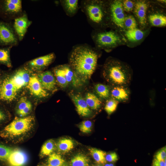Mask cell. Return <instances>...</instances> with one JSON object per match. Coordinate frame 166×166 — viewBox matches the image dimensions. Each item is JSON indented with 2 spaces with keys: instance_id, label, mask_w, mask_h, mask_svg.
<instances>
[{
  "instance_id": "cell-1",
  "label": "cell",
  "mask_w": 166,
  "mask_h": 166,
  "mask_svg": "<svg viewBox=\"0 0 166 166\" xmlns=\"http://www.w3.org/2000/svg\"><path fill=\"white\" fill-rule=\"evenodd\" d=\"M101 52L86 44H77L72 48L69 65L83 82L90 79L94 72Z\"/></svg>"
},
{
  "instance_id": "cell-2",
  "label": "cell",
  "mask_w": 166,
  "mask_h": 166,
  "mask_svg": "<svg viewBox=\"0 0 166 166\" xmlns=\"http://www.w3.org/2000/svg\"><path fill=\"white\" fill-rule=\"evenodd\" d=\"M103 74L107 81L113 86H128L131 80L132 71L127 63L110 57L104 65Z\"/></svg>"
},
{
  "instance_id": "cell-3",
  "label": "cell",
  "mask_w": 166,
  "mask_h": 166,
  "mask_svg": "<svg viewBox=\"0 0 166 166\" xmlns=\"http://www.w3.org/2000/svg\"><path fill=\"white\" fill-rule=\"evenodd\" d=\"M81 8L93 30L108 28L105 0H83Z\"/></svg>"
},
{
  "instance_id": "cell-4",
  "label": "cell",
  "mask_w": 166,
  "mask_h": 166,
  "mask_svg": "<svg viewBox=\"0 0 166 166\" xmlns=\"http://www.w3.org/2000/svg\"><path fill=\"white\" fill-rule=\"evenodd\" d=\"M91 35L95 47L100 50L109 52L118 47L126 45L122 34L116 30H93Z\"/></svg>"
},
{
  "instance_id": "cell-5",
  "label": "cell",
  "mask_w": 166,
  "mask_h": 166,
  "mask_svg": "<svg viewBox=\"0 0 166 166\" xmlns=\"http://www.w3.org/2000/svg\"><path fill=\"white\" fill-rule=\"evenodd\" d=\"M108 27L121 33L125 30L124 22L126 16L122 0H105Z\"/></svg>"
},
{
  "instance_id": "cell-6",
  "label": "cell",
  "mask_w": 166,
  "mask_h": 166,
  "mask_svg": "<svg viewBox=\"0 0 166 166\" xmlns=\"http://www.w3.org/2000/svg\"><path fill=\"white\" fill-rule=\"evenodd\" d=\"M33 116L15 117L13 120L7 125L1 133L2 136L13 138L26 134L33 128L34 124Z\"/></svg>"
},
{
  "instance_id": "cell-7",
  "label": "cell",
  "mask_w": 166,
  "mask_h": 166,
  "mask_svg": "<svg viewBox=\"0 0 166 166\" xmlns=\"http://www.w3.org/2000/svg\"><path fill=\"white\" fill-rule=\"evenodd\" d=\"M23 12L21 0H0V18L5 21L14 20Z\"/></svg>"
},
{
  "instance_id": "cell-8",
  "label": "cell",
  "mask_w": 166,
  "mask_h": 166,
  "mask_svg": "<svg viewBox=\"0 0 166 166\" xmlns=\"http://www.w3.org/2000/svg\"><path fill=\"white\" fill-rule=\"evenodd\" d=\"M163 6L158 3L150 1L147 12L148 25L150 26L163 27L166 26V15Z\"/></svg>"
},
{
  "instance_id": "cell-9",
  "label": "cell",
  "mask_w": 166,
  "mask_h": 166,
  "mask_svg": "<svg viewBox=\"0 0 166 166\" xmlns=\"http://www.w3.org/2000/svg\"><path fill=\"white\" fill-rule=\"evenodd\" d=\"M19 41L13 24L9 22L0 21V46H16Z\"/></svg>"
},
{
  "instance_id": "cell-10",
  "label": "cell",
  "mask_w": 166,
  "mask_h": 166,
  "mask_svg": "<svg viewBox=\"0 0 166 166\" xmlns=\"http://www.w3.org/2000/svg\"><path fill=\"white\" fill-rule=\"evenodd\" d=\"M150 28L143 30L137 28L125 30L122 32L126 41V45L131 48L136 47L141 43L148 36Z\"/></svg>"
},
{
  "instance_id": "cell-11",
  "label": "cell",
  "mask_w": 166,
  "mask_h": 166,
  "mask_svg": "<svg viewBox=\"0 0 166 166\" xmlns=\"http://www.w3.org/2000/svg\"><path fill=\"white\" fill-rule=\"evenodd\" d=\"M150 1L145 0L135 1L132 12L140 29L146 30L150 27L148 26L147 12Z\"/></svg>"
},
{
  "instance_id": "cell-12",
  "label": "cell",
  "mask_w": 166,
  "mask_h": 166,
  "mask_svg": "<svg viewBox=\"0 0 166 166\" xmlns=\"http://www.w3.org/2000/svg\"><path fill=\"white\" fill-rule=\"evenodd\" d=\"M18 92L11 81L10 76L0 81V100L10 102L16 97Z\"/></svg>"
},
{
  "instance_id": "cell-13",
  "label": "cell",
  "mask_w": 166,
  "mask_h": 166,
  "mask_svg": "<svg viewBox=\"0 0 166 166\" xmlns=\"http://www.w3.org/2000/svg\"><path fill=\"white\" fill-rule=\"evenodd\" d=\"M13 24L14 29L18 36L19 41H22L26 34L28 28L32 24L25 12L14 20Z\"/></svg>"
},
{
  "instance_id": "cell-14",
  "label": "cell",
  "mask_w": 166,
  "mask_h": 166,
  "mask_svg": "<svg viewBox=\"0 0 166 166\" xmlns=\"http://www.w3.org/2000/svg\"><path fill=\"white\" fill-rule=\"evenodd\" d=\"M55 56L54 53L33 59L26 63L27 67L34 70H40L45 68L50 65L54 61Z\"/></svg>"
},
{
  "instance_id": "cell-15",
  "label": "cell",
  "mask_w": 166,
  "mask_h": 166,
  "mask_svg": "<svg viewBox=\"0 0 166 166\" xmlns=\"http://www.w3.org/2000/svg\"><path fill=\"white\" fill-rule=\"evenodd\" d=\"M10 79L18 91L27 85L30 76L27 68H20L16 71L13 75L10 76Z\"/></svg>"
},
{
  "instance_id": "cell-16",
  "label": "cell",
  "mask_w": 166,
  "mask_h": 166,
  "mask_svg": "<svg viewBox=\"0 0 166 166\" xmlns=\"http://www.w3.org/2000/svg\"><path fill=\"white\" fill-rule=\"evenodd\" d=\"M9 166H24L28 161V156L26 152L19 149L12 150L6 160Z\"/></svg>"
},
{
  "instance_id": "cell-17",
  "label": "cell",
  "mask_w": 166,
  "mask_h": 166,
  "mask_svg": "<svg viewBox=\"0 0 166 166\" xmlns=\"http://www.w3.org/2000/svg\"><path fill=\"white\" fill-rule=\"evenodd\" d=\"M27 85L31 93L36 97L44 98L49 95L47 92L42 86L38 77L36 76H32L30 77Z\"/></svg>"
},
{
  "instance_id": "cell-18",
  "label": "cell",
  "mask_w": 166,
  "mask_h": 166,
  "mask_svg": "<svg viewBox=\"0 0 166 166\" xmlns=\"http://www.w3.org/2000/svg\"><path fill=\"white\" fill-rule=\"evenodd\" d=\"M78 113L80 116L87 117L90 116L92 112L87 105L85 99L81 96L77 94H70Z\"/></svg>"
},
{
  "instance_id": "cell-19",
  "label": "cell",
  "mask_w": 166,
  "mask_h": 166,
  "mask_svg": "<svg viewBox=\"0 0 166 166\" xmlns=\"http://www.w3.org/2000/svg\"><path fill=\"white\" fill-rule=\"evenodd\" d=\"M110 96L119 102H126L129 99L130 91L128 86H113L110 89Z\"/></svg>"
},
{
  "instance_id": "cell-20",
  "label": "cell",
  "mask_w": 166,
  "mask_h": 166,
  "mask_svg": "<svg viewBox=\"0 0 166 166\" xmlns=\"http://www.w3.org/2000/svg\"><path fill=\"white\" fill-rule=\"evenodd\" d=\"M38 78L43 88L45 90L53 91L56 88L55 78L52 73L47 71L39 73Z\"/></svg>"
},
{
  "instance_id": "cell-21",
  "label": "cell",
  "mask_w": 166,
  "mask_h": 166,
  "mask_svg": "<svg viewBox=\"0 0 166 166\" xmlns=\"http://www.w3.org/2000/svg\"><path fill=\"white\" fill-rule=\"evenodd\" d=\"M68 84L77 88L81 86L83 82L79 78L69 64L61 65Z\"/></svg>"
},
{
  "instance_id": "cell-22",
  "label": "cell",
  "mask_w": 166,
  "mask_h": 166,
  "mask_svg": "<svg viewBox=\"0 0 166 166\" xmlns=\"http://www.w3.org/2000/svg\"><path fill=\"white\" fill-rule=\"evenodd\" d=\"M61 4L65 14L68 16L72 17L75 15L79 9L78 0H61Z\"/></svg>"
},
{
  "instance_id": "cell-23",
  "label": "cell",
  "mask_w": 166,
  "mask_h": 166,
  "mask_svg": "<svg viewBox=\"0 0 166 166\" xmlns=\"http://www.w3.org/2000/svg\"><path fill=\"white\" fill-rule=\"evenodd\" d=\"M56 147L59 152L62 154H65L73 149L74 143L72 140L70 138H62L57 141Z\"/></svg>"
},
{
  "instance_id": "cell-24",
  "label": "cell",
  "mask_w": 166,
  "mask_h": 166,
  "mask_svg": "<svg viewBox=\"0 0 166 166\" xmlns=\"http://www.w3.org/2000/svg\"><path fill=\"white\" fill-rule=\"evenodd\" d=\"M47 166H69L68 163L59 154L53 153L49 156Z\"/></svg>"
},
{
  "instance_id": "cell-25",
  "label": "cell",
  "mask_w": 166,
  "mask_h": 166,
  "mask_svg": "<svg viewBox=\"0 0 166 166\" xmlns=\"http://www.w3.org/2000/svg\"><path fill=\"white\" fill-rule=\"evenodd\" d=\"M85 100L89 107L93 109H98L102 105L101 100L97 96L91 93H88L86 94Z\"/></svg>"
},
{
  "instance_id": "cell-26",
  "label": "cell",
  "mask_w": 166,
  "mask_h": 166,
  "mask_svg": "<svg viewBox=\"0 0 166 166\" xmlns=\"http://www.w3.org/2000/svg\"><path fill=\"white\" fill-rule=\"evenodd\" d=\"M89 160L85 155L79 153L71 159L69 166H89Z\"/></svg>"
},
{
  "instance_id": "cell-27",
  "label": "cell",
  "mask_w": 166,
  "mask_h": 166,
  "mask_svg": "<svg viewBox=\"0 0 166 166\" xmlns=\"http://www.w3.org/2000/svg\"><path fill=\"white\" fill-rule=\"evenodd\" d=\"M12 47L6 46L0 48V64L9 68L12 66L10 58V51Z\"/></svg>"
},
{
  "instance_id": "cell-28",
  "label": "cell",
  "mask_w": 166,
  "mask_h": 166,
  "mask_svg": "<svg viewBox=\"0 0 166 166\" xmlns=\"http://www.w3.org/2000/svg\"><path fill=\"white\" fill-rule=\"evenodd\" d=\"M96 92L101 99L107 100L110 96V89L107 85L98 83L95 86Z\"/></svg>"
},
{
  "instance_id": "cell-29",
  "label": "cell",
  "mask_w": 166,
  "mask_h": 166,
  "mask_svg": "<svg viewBox=\"0 0 166 166\" xmlns=\"http://www.w3.org/2000/svg\"><path fill=\"white\" fill-rule=\"evenodd\" d=\"M54 73L56 79L59 85L62 88H65L68 85L65 76L64 72L61 65L55 68Z\"/></svg>"
},
{
  "instance_id": "cell-30",
  "label": "cell",
  "mask_w": 166,
  "mask_h": 166,
  "mask_svg": "<svg viewBox=\"0 0 166 166\" xmlns=\"http://www.w3.org/2000/svg\"><path fill=\"white\" fill-rule=\"evenodd\" d=\"M89 150L93 159L98 164H104L106 163L105 152L95 148H90Z\"/></svg>"
},
{
  "instance_id": "cell-31",
  "label": "cell",
  "mask_w": 166,
  "mask_h": 166,
  "mask_svg": "<svg viewBox=\"0 0 166 166\" xmlns=\"http://www.w3.org/2000/svg\"><path fill=\"white\" fill-rule=\"evenodd\" d=\"M55 148V144L54 141L51 139L46 141L43 145L41 148L40 156L44 157L49 156L54 151Z\"/></svg>"
},
{
  "instance_id": "cell-32",
  "label": "cell",
  "mask_w": 166,
  "mask_h": 166,
  "mask_svg": "<svg viewBox=\"0 0 166 166\" xmlns=\"http://www.w3.org/2000/svg\"><path fill=\"white\" fill-rule=\"evenodd\" d=\"M125 30H130L138 28V24L134 15L126 14L124 22Z\"/></svg>"
},
{
  "instance_id": "cell-33",
  "label": "cell",
  "mask_w": 166,
  "mask_h": 166,
  "mask_svg": "<svg viewBox=\"0 0 166 166\" xmlns=\"http://www.w3.org/2000/svg\"><path fill=\"white\" fill-rule=\"evenodd\" d=\"M119 102L112 98H109L107 100L105 110L108 115L111 114L116 110Z\"/></svg>"
},
{
  "instance_id": "cell-34",
  "label": "cell",
  "mask_w": 166,
  "mask_h": 166,
  "mask_svg": "<svg viewBox=\"0 0 166 166\" xmlns=\"http://www.w3.org/2000/svg\"><path fill=\"white\" fill-rule=\"evenodd\" d=\"M92 127V122L88 120L82 121L78 126L80 131L83 133H89L91 132Z\"/></svg>"
},
{
  "instance_id": "cell-35",
  "label": "cell",
  "mask_w": 166,
  "mask_h": 166,
  "mask_svg": "<svg viewBox=\"0 0 166 166\" xmlns=\"http://www.w3.org/2000/svg\"><path fill=\"white\" fill-rule=\"evenodd\" d=\"M12 150L9 147L0 144V160H6Z\"/></svg>"
},
{
  "instance_id": "cell-36",
  "label": "cell",
  "mask_w": 166,
  "mask_h": 166,
  "mask_svg": "<svg viewBox=\"0 0 166 166\" xmlns=\"http://www.w3.org/2000/svg\"><path fill=\"white\" fill-rule=\"evenodd\" d=\"M122 4L124 12L125 13H130L133 11L135 6V1L122 0Z\"/></svg>"
},
{
  "instance_id": "cell-37",
  "label": "cell",
  "mask_w": 166,
  "mask_h": 166,
  "mask_svg": "<svg viewBox=\"0 0 166 166\" xmlns=\"http://www.w3.org/2000/svg\"><path fill=\"white\" fill-rule=\"evenodd\" d=\"M30 103V102L27 100L26 97H22L20 99L17 105L16 110L17 113L18 114Z\"/></svg>"
},
{
  "instance_id": "cell-38",
  "label": "cell",
  "mask_w": 166,
  "mask_h": 166,
  "mask_svg": "<svg viewBox=\"0 0 166 166\" xmlns=\"http://www.w3.org/2000/svg\"><path fill=\"white\" fill-rule=\"evenodd\" d=\"M166 158V147L165 146L161 148L156 153L155 159L159 160H164Z\"/></svg>"
},
{
  "instance_id": "cell-39",
  "label": "cell",
  "mask_w": 166,
  "mask_h": 166,
  "mask_svg": "<svg viewBox=\"0 0 166 166\" xmlns=\"http://www.w3.org/2000/svg\"><path fill=\"white\" fill-rule=\"evenodd\" d=\"M105 159L106 161L110 162H115L118 159V156L115 152H112L106 154Z\"/></svg>"
},
{
  "instance_id": "cell-40",
  "label": "cell",
  "mask_w": 166,
  "mask_h": 166,
  "mask_svg": "<svg viewBox=\"0 0 166 166\" xmlns=\"http://www.w3.org/2000/svg\"><path fill=\"white\" fill-rule=\"evenodd\" d=\"M32 105L31 103L22 111L20 112L18 115L21 117H24L27 114L31 111L32 109Z\"/></svg>"
},
{
  "instance_id": "cell-41",
  "label": "cell",
  "mask_w": 166,
  "mask_h": 166,
  "mask_svg": "<svg viewBox=\"0 0 166 166\" xmlns=\"http://www.w3.org/2000/svg\"><path fill=\"white\" fill-rule=\"evenodd\" d=\"M166 160H161L155 158L153 161L152 166H166Z\"/></svg>"
},
{
  "instance_id": "cell-42",
  "label": "cell",
  "mask_w": 166,
  "mask_h": 166,
  "mask_svg": "<svg viewBox=\"0 0 166 166\" xmlns=\"http://www.w3.org/2000/svg\"><path fill=\"white\" fill-rule=\"evenodd\" d=\"M6 117L5 114L0 109V122L4 120L6 118Z\"/></svg>"
},
{
  "instance_id": "cell-43",
  "label": "cell",
  "mask_w": 166,
  "mask_h": 166,
  "mask_svg": "<svg viewBox=\"0 0 166 166\" xmlns=\"http://www.w3.org/2000/svg\"><path fill=\"white\" fill-rule=\"evenodd\" d=\"M105 166H114V164L112 163L106 164H105Z\"/></svg>"
},
{
  "instance_id": "cell-44",
  "label": "cell",
  "mask_w": 166,
  "mask_h": 166,
  "mask_svg": "<svg viewBox=\"0 0 166 166\" xmlns=\"http://www.w3.org/2000/svg\"><path fill=\"white\" fill-rule=\"evenodd\" d=\"M93 166H102L101 164H96V165H94Z\"/></svg>"
}]
</instances>
